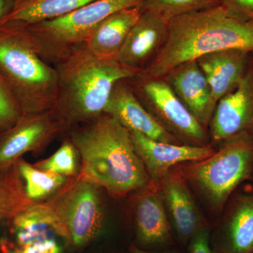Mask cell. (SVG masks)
<instances>
[{
  "instance_id": "1",
  "label": "cell",
  "mask_w": 253,
  "mask_h": 253,
  "mask_svg": "<svg viewBox=\"0 0 253 253\" xmlns=\"http://www.w3.org/2000/svg\"><path fill=\"white\" fill-rule=\"evenodd\" d=\"M230 49L253 52V22L229 17L219 5L171 20L161 49L140 73L163 78L183 63Z\"/></svg>"
},
{
  "instance_id": "2",
  "label": "cell",
  "mask_w": 253,
  "mask_h": 253,
  "mask_svg": "<svg viewBox=\"0 0 253 253\" xmlns=\"http://www.w3.org/2000/svg\"><path fill=\"white\" fill-rule=\"evenodd\" d=\"M71 140L81 154L84 178L111 194L123 196L155 184L134 150L129 130L112 116L104 114L72 129Z\"/></svg>"
},
{
  "instance_id": "3",
  "label": "cell",
  "mask_w": 253,
  "mask_h": 253,
  "mask_svg": "<svg viewBox=\"0 0 253 253\" xmlns=\"http://www.w3.org/2000/svg\"><path fill=\"white\" fill-rule=\"evenodd\" d=\"M53 66L58 73L53 111L63 129L101 117L115 84L140 73L123 66L114 58L98 57L85 43Z\"/></svg>"
},
{
  "instance_id": "4",
  "label": "cell",
  "mask_w": 253,
  "mask_h": 253,
  "mask_svg": "<svg viewBox=\"0 0 253 253\" xmlns=\"http://www.w3.org/2000/svg\"><path fill=\"white\" fill-rule=\"evenodd\" d=\"M0 73L14 93L23 115L54 109L57 71L41 57L21 23H0Z\"/></svg>"
},
{
  "instance_id": "5",
  "label": "cell",
  "mask_w": 253,
  "mask_h": 253,
  "mask_svg": "<svg viewBox=\"0 0 253 253\" xmlns=\"http://www.w3.org/2000/svg\"><path fill=\"white\" fill-rule=\"evenodd\" d=\"M179 174L202 195L210 206L221 208L236 188L253 173V138L239 136L202 161L189 162Z\"/></svg>"
},
{
  "instance_id": "6",
  "label": "cell",
  "mask_w": 253,
  "mask_h": 253,
  "mask_svg": "<svg viewBox=\"0 0 253 253\" xmlns=\"http://www.w3.org/2000/svg\"><path fill=\"white\" fill-rule=\"evenodd\" d=\"M144 1L96 0L62 17L23 25L41 57L54 65L75 48L84 44L106 18L121 10L141 6Z\"/></svg>"
},
{
  "instance_id": "7",
  "label": "cell",
  "mask_w": 253,
  "mask_h": 253,
  "mask_svg": "<svg viewBox=\"0 0 253 253\" xmlns=\"http://www.w3.org/2000/svg\"><path fill=\"white\" fill-rule=\"evenodd\" d=\"M145 109L168 132L189 145L207 146L205 127L181 103L163 78H149L141 73L127 80Z\"/></svg>"
},
{
  "instance_id": "8",
  "label": "cell",
  "mask_w": 253,
  "mask_h": 253,
  "mask_svg": "<svg viewBox=\"0 0 253 253\" xmlns=\"http://www.w3.org/2000/svg\"><path fill=\"white\" fill-rule=\"evenodd\" d=\"M75 246H83L99 234L103 212L99 193L84 179L74 184L53 208Z\"/></svg>"
},
{
  "instance_id": "9",
  "label": "cell",
  "mask_w": 253,
  "mask_h": 253,
  "mask_svg": "<svg viewBox=\"0 0 253 253\" xmlns=\"http://www.w3.org/2000/svg\"><path fill=\"white\" fill-rule=\"evenodd\" d=\"M211 135L215 142L239 136L253 138V60L234 90L221 98L211 118Z\"/></svg>"
},
{
  "instance_id": "10",
  "label": "cell",
  "mask_w": 253,
  "mask_h": 253,
  "mask_svg": "<svg viewBox=\"0 0 253 253\" xmlns=\"http://www.w3.org/2000/svg\"><path fill=\"white\" fill-rule=\"evenodd\" d=\"M62 129L53 110L23 114L14 126L0 133V169L16 164L22 155L49 142Z\"/></svg>"
},
{
  "instance_id": "11",
  "label": "cell",
  "mask_w": 253,
  "mask_h": 253,
  "mask_svg": "<svg viewBox=\"0 0 253 253\" xmlns=\"http://www.w3.org/2000/svg\"><path fill=\"white\" fill-rule=\"evenodd\" d=\"M129 131L136 154L156 185L176 165L202 161L214 153L208 145L169 144L153 140L137 131Z\"/></svg>"
},
{
  "instance_id": "12",
  "label": "cell",
  "mask_w": 253,
  "mask_h": 253,
  "mask_svg": "<svg viewBox=\"0 0 253 253\" xmlns=\"http://www.w3.org/2000/svg\"><path fill=\"white\" fill-rule=\"evenodd\" d=\"M104 114L112 116L128 130L137 131L153 140L181 144L145 109L127 80L118 82L113 86Z\"/></svg>"
},
{
  "instance_id": "13",
  "label": "cell",
  "mask_w": 253,
  "mask_h": 253,
  "mask_svg": "<svg viewBox=\"0 0 253 253\" xmlns=\"http://www.w3.org/2000/svg\"><path fill=\"white\" fill-rule=\"evenodd\" d=\"M168 26L161 16L142 10L115 59L126 68L144 71L163 45Z\"/></svg>"
},
{
  "instance_id": "14",
  "label": "cell",
  "mask_w": 253,
  "mask_h": 253,
  "mask_svg": "<svg viewBox=\"0 0 253 253\" xmlns=\"http://www.w3.org/2000/svg\"><path fill=\"white\" fill-rule=\"evenodd\" d=\"M163 78L188 111L204 127L210 124L217 103L197 61L183 63Z\"/></svg>"
},
{
  "instance_id": "15",
  "label": "cell",
  "mask_w": 253,
  "mask_h": 253,
  "mask_svg": "<svg viewBox=\"0 0 253 253\" xmlns=\"http://www.w3.org/2000/svg\"><path fill=\"white\" fill-rule=\"evenodd\" d=\"M217 103L237 87L249 69L251 53L230 49L214 51L196 60Z\"/></svg>"
},
{
  "instance_id": "16",
  "label": "cell",
  "mask_w": 253,
  "mask_h": 253,
  "mask_svg": "<svg viewBox=\"0 0 253 253\" xmlns=\"http://www.w3.org/2000/svg\"><path fill=\"white\" fill-rule=\"evenodd\" d=\"M159 185L165 207L176 234L181 241H189L203 225L185 179L179 172L169 171Z\"/></svg>"
},
{
  "instance_id": "17",
  "label": "cell",
  "mask_w": 253,
  "mask_h": 253,
  "mask_svg": "<svg viewBox=\"0 0 253 253\" xmlns=\"http://www.w3.org/2000/svg\"><path fill=\"white\" fill-rule=\"evenodd\" d=\"M141 12L142 10L139 6L122 9L111 14L88 37L86 46L98 57L115 59Z\"/></svg>"
},
{
  "instance_id": "18",
  "label": "cell",
  "mask_w": 253,
  "mask_h": 253,
  "mask_svg": "<svg viewBox=\"0 0 253 253\" xmlns=\"http://www.w3.org/2000/svg\"><path fill=\"white\" fill-rule=\"evenodd\" d=\"M11 221L19 249L46 238H69L59 216L47 206L31 205Z\"/></svg>"
},
{
  "instance_id": "19",
  "label": "cell",
  "mask_w": 253,
  "mask_h": 253,
  "mask_svg": "<svg viewBox=\"0 0 253 253\" xmlns=\"http://www.w3.org/2000/svg\"><path fill=\"white\" fill-rule=\"evenodd\" d=\"M168 213L161 192L154 189L141 196L136 206L138 240L144 246H160L171 239Z\"/></svg>"
},
{
  "instance_id": "20",
  "label": "cell",
  "mask_w": 253,
  "mask_h": 253,
  "mask_svg": "<svg viewBox=\"0 0 253 253\" xmlns=\"http://www.w3.org/2000/svg\"><path fill=\"white\" fill-rule=\"evenodd\" d=\"M222 253H253V192L239 195L224 231Z\"/></svg>"
},
{
  "instance_id": "21",
  "label": "cell",
  "mask_w": 253,
  "mask_h": 253,
  "mask_svg": "<svg viewBox=\"0 0 253 253\" xmlns=\"http://www.w3.org/2000/svg\"><path fill=\"white\" fill-rule=\"evenodd\" d=\"M96 0H23L16 3L2 22L24 25L49 21L71 14Z\"/></svg>"
},
{
  "instance_id": "22",
  "label": "cell",
  "mask_w": 253,
  "mask_h": 253,
  "mask_svg": "<svg viewBox=\"0 0 253 253\" xmlns=\"http://www.w3.org/2000/svg\"><path fill=\"white\" fill-rule=\"evenodd\" d=\"M25 193L17 165L0 169V222L11 220L32 205Z\"/></svg>"
},
{
  "instance_id": "23",
  "label": "cell",
  "mask_w": 253,
  "mask_h": 253,
  "mask_svg": "<svg viewBox=\"0 0 253 253\" xmlns=\"http://www.w3.org/2000/svg\"><path fill=\"white\" fill-rule=\"evenodd\" d=\"M16 165L20 176L24 181L25 193L30 201H37L49 196L66 182V176L38 169L21 158Z\"/></svg>"
},
{
  "instance_id": "24",
  "label": "cell",
  "mask_w": 253,
  "mask_h": 253,
  "mask_svg": "<svg viewBox=\"0 0 253 253\" xmlns=\"http://www.w3.org/2000/svg\"><path fill=\"white\" fill-rule=\"evenodd\" d=\"M220 5V0H145L143 11H149L169 23L183 15L197 12Z\"/></svg>"
},
{
  "instance_id": "25",
  "label": "cell",
  "mask_w": 253,
  "mask_h": 253,
  "mask_svg": "<svg viewBox=\"0 0 253 253\" xmlns=\"http://www.w3.org/2000/svg\"><path fill=\"white\" fill-rule=\"evenodd\" d=\"M76 152L77 149L72 141H65L51 157L36 165V168L59 175H73L77 170Z\"/></svg>"
},
{
  "instance_id": "26",
  "label": "cell",
  "mask_w": 253,
  "mask_h": 253,
  "mask_svg": "<svg viewBox=\"0 0 253 253\" xmlns=\"http://www.w3.org/2000/svg\"><path fill=\"white\" fill-rule=\"evenodd\" d=\"M22 116L14 93L0 73V133L14 126Z\"/></svg>"
},
{
  "instance_id": "27",
  "label": "cell",
  "mask_w": 253,
  "mask_h": 253,
  "mask_svg": "<svg viewBox=\"0 0 253 253\" xmlns=\"http://www.w3.org/2000/svg\"><path fill=\"white\" fill-rule=\"evenodd\" d=\"M220 6L229 17L253 22V0H220Z\"/></svg>"
},
{
  "instance_id": "28",
  "label": "cell",
  "mask_w": 253,
  "mask_h": 253,
  "mask_svg": "<svg viewBox=\"0 0 253 253\" xmlns=\"http://www.w3.org/2000/svg\"><path fill=\"white\" fill-rule=\"evenodd\" d=\"M19 249L22 253H62L56 236L40 240Z\"/></svg>"
},
{
  "instance_id": "29",
  "label": "cell",
  "mask_w": 253,
  "mask_h": 253,
  "mask_svg": "<svg viewBox=\"0 0 253 253\" xmlns=\"http://www.w3.org/2000/svg\"><path fill=\"white\" fill-rule=\"evenodd\" d=\"M189 241V253H213L210 246L209 231L206 226H201Z\"/></svg>"
},
{
  "instance_id": "30",
  "label": "cell",
  "mask_w": 253,
  "mask_h": 253,
  "mask_svg": "<svg viewBox=\"0 0 253 253\" xmlns=\"http://www.w3.org/2000/svg\"><path fill=\"white\" fill-rule=\"evenodd\" d=\"M16 4V0H0V23L11 14Z\"/></svg>"
},
{
  "instance_id": "31",
  "label": "cell",
  "mask_w": 253,
  "mask_h": 253,
  "mask_svg": "<svg viewBox=\"0 0 253 253\" xmlns=\"http://www.w3.org/2000/svg\"><path fill=\"white\" fill-rule=\"evenodd\" d=\"M131 253H148L146 251H142V250L138 249L136 246H132L130 249Z\"/></svg>"
},
{
  "instance_id": "32",
  "label": "cell",
  "mask_w": 253,
  "mask_h": 253,
  "mask_svg": "<svg viewBox=\"0 0 253 253\" xmlns=\"http://www.w3.org/2000/svg\"><path fill=\"white\" fill-rule=\"evenodd\" d=\"M5 253H22L21 251H20L19 249H16L14 250H7V251H5Z\"/></svg>"
},
{
  "instance_id": "33",
  "label": "cell",
  "mask_w": 253,
  "mask_h": 253,
  "mask_svg": "<svg viewBox=\"0 0 253 253\" xmlns=\"http://www.w3.org/2000/svg\"><path fill=\"white\" fill-rule=\"evenodd\" d=\"M23 1V0H16V3L18 2V1Z\"/></svg>"
},
{
  "instance_id": "34",
  "label": "cell",
  "mask_w": 253,
  "mask_h": 253,
  "mask_svg": "<svg viewBox=\"0 0 253 253\" xmlns=\"http://www.w3.org/2000/svg\"><path fill=\"white\" fill-rule=\"evenodd\" d=\"M251 55H252V58H253V51L252 53H251Z\"/></svg>"
}]
</instances>
